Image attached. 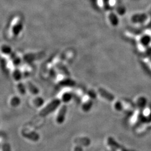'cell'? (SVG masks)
Here are the masks:
<instances>
[{
    "mask_svg": "<svg viewBox=\"0 0 151 151\" xmlns=\"http://www.w3.org/2000/svg\"><path fill=\"white\" fill-rule=\"evenodd\" d=\"M140 43L143 46H147L151 43V37L148 35L142 36L140 40Z\"/></svg>",
    "mask_w": 151,
    "mask_h": 151,
    "instance_id": "obj_7",
    "label": "cell"
},
{
    "mask_svg": "<svg viewBox=\"0 0 151 151\" xmlns=\"http://www.w3.org/2000/svg\"><path fill=\"white\" fill-rule=\"evenodd\" d=\"M99 94L102 96V97L106 99V100H108L109 101H113L114 99L113 95H111V93H109V92L105 90L103 88H99Z\"/></svg>",
    "mask_w": 151,
    "mask_h": 151,
    "instance_id": "obj_4",
    "label": "cell"
},
{
    "mask_svg": "<svg viewBox=\"0 0 151 151\" xmlns=\"http://www.w3.org/2000/svg\"><path fill=\"white\" fill-rule=\"evenodd\" d=\"M60 101L58 99L52 101L40 111V115L42 116H45L48 115L58 108L60 106Z\"/></svg>",
    "mask_w": 151,
    "mask_h": 151,
    "instance_id": "obj_1",
    "label": "cell"
},
{
    "mask_svg": "<svg viewBox=\"0 0 151 151\" xmlns=\"http://www.w3.org/2000/svg\"><path fill=\"white\" fill-rule=\"evenodd\" d=\"M10 103L12 107L16 108L20 105L21 100L18 96H15L11 98Z\"/></svg>",
    "mask_w": 151,
    "mask_h": 151,
    "instance_id": "obj_8",
    "label": "cell"
},
{
    "mask_svg": "<svg viewBox=\"0 0 151 151\" xmlns=\"http://www.w3.org/2000/svg\"><path fill=\"white\" fill-rule=\"evenodd\" d=\"M10 56H11V59L12 60V62H13L14 65H18L20 64L21 60L19 57H17L14 53H12L10 55Z\"/></svg>",
    "mask_w": 151,
    "mask_h": 151,
    "instance_id": "obj_14",
    "label": "cell"
},
{
    "mask_svg": "<svg viewBox=\"0 0 151 151\" xmlns=\"http://www.w3.org/2000/svg\"><path fill=\"white\" fill-rule=\"evenodd\" d=\"M17 89L19 92L22 94V95H25L26 92H27V88L26 86L22 83L20 82L17 85Z\"/></svg>",
    "mask_w": 151,
    "mask_h": 151,
    "instance_id": "obj_13",
    "label": "cell"
},
{
    "mask_svg": "<svg viewBox=\"0 0 151 151\" xmlns=\"http://www.w3.org/2000/svg\"><path fill=\"white\" fill-rule=\"evenodd\" d=\"M67 106L65 105L62 106L61 108L60 109L59 113L57 115V122L58 124H62L64 122V120L65 119V114L67 112Z\"/></svg>",
    "mask_w": 151,
    "mask_h": 151,
    "instance_id": "obj_3",
    "label": "cell"
},
{
    "mask_svg": "<svg viewBox=\"0 0 151 151\" xmlns=\"http://www.w3.org/2000/svg\"><path fill=\"white\" fill-rule=\"evenodd\" d=\"M1 52L4 53V54H6V55H11L12 53V49L7 45H2L1 48Z\"/></svg>",
    "mask_w": 151,
    "mask_h": 151,
    "instance_id": "obj_12",
    "label": "cell"
},
{
    "mask_svg": "<svg viewBox=\"0 0 151 151\" xmlns=\"http://www.w3.org/2000/svg\"><path fill=\"white\" fill-rule=\"evenodd\" d=\"M27 87L30 92L32 93L33 95H37L39 93V89L34 85H33L32 83L29 82L27 83Z\"/></svg>",
    "mask_w": 151,
    "mask_h": 151,
    "instance_id": "obj_9",
    "label": "cell"
},
{
    "mask_svg": "<svg viewBox=\"0 0 151 151\" xmlns=\"http://www.w3.org/2000/svg\"><path fill=\"white\" fill-rule=\"evenodd\" d=\"M109 20L110 21V22L113 25H117L118 22H119V20L117 17L116 15L114 14V13H111L109 15Z\"/></svg>",
    "mask_w": 151,
    "mask_h": 151,
    "instance_id": "obj_11",
    "label": "cell"
},
{
    "mask_svg": "<svg viewBox=\"0 0 151 151\" xmlns=\"http://www.w3.org/2000/svg\"><path fill=\"white\" fill-rule=\"evenodd\" d=\"M44 101L43 99L41 97H37L34 100V104L36 106L39 107L42 106L43 104Z\"/></svg>",
    "mask_w": 151,
    "mask_h": 151,
    "instance_id": "obj_15",
    "label": "cell"
},
{
    "mask_svg": "<svg viewBox=\"0 0 151 151\" xmlns=\"http://www.w3.org/2000/svg\"><path fill=\"white\" fill-rule=\"evenodd\" d=\"M148 16L145 13L137 14L132 17V21L134 23L141 24L146 22Z\"/></svg>",
    "mask_w": 151,
    "mask_h": 151,
    "instance_id": "obj_2",
    "label": "cell"
},
{
    "mask_svg": "<svg viewBox=\"0 0 151 151\" xmlns=\"http://www.w3.org/2000/svg\"><path fill=\"white\" fill-rule=\"evenodd\" d=\"M22 135H23L24 137L27 138L28 139L33 140V141H36V140L39 139V135L38 134H37L35 132H29L27 133L26 132H22Z\"/></svg>",
    "mask_w": 151,
    "mask_h": 151,
    "instance_id": "obj_5",
    "label": "cell"
},
{
    "mask_svg": "<svg viewBox=\"0 0 151 151\" xmlns=\"http://www.w3.org/2000/svg\"><path fill=\"white\" fill-rule=\"evenodd\" d=\"M117 11L119 14L123 15V14H124V13L125 12V9L124 8V7H119L118 9H117Z\"/></svg>",
    "mask_w": 151,
    "mask_h": 151,
    "instance_id": "obj_17",
    "label": "cell"
},
{
    "mask_svg": "<svg viewBox=\"0 0 151 151\" xmlns=\"http://www.w3.org/2000/svg\"><path fill=\"white\" fill-rule=\"evenodd\" d=\"M22 28H23V25L22 22H18L12 28V32L15 35H17L20 32H22Z\"/></svg>",
    "mask_w": 151,
    "mask_h": 151,
    "instance_id": "obj_6",
    "label": "cell"
},
{
    "mask_svg": "<svg viewBox=\"0 0 151 151\" xmlns=\"http://www.w3.org/2000/svg\"><path fill=\"white\" fill-rule=\"evenodd\" d=\"M22 72L17 69L14 70L12 73V77L16 81H20L22 78Z\"/></svg>",
    "mask_w": 151,
    "mask_h": 151,
    "instance_id": "obj_10",
    "label": "cell"
},
{
    "mask_svg": "<svg viewBox=\"0 0 151 151\" xmlns=\"http://www.w3.org/2000/svg\"><path fill=\"white\" fill-rule=\"evenodd\" d=\"M2 151H11V147L9 143L4 144L2 146Z\"/></svg>",
    "mask_w": 151,
    "mask_h": 151,
    "instance_id": "obj_16",
    "label": "cell"
}]
</instances>
